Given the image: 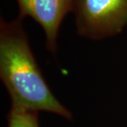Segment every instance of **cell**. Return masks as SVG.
Returning a JSON list of instances; mask_svg holds the SVG:
<instances>
[{
  "instance_id": "cell-2",
  "label": "cell",
  "mask_w": 127,
  "mask_h": 127,
  "mask_svg": "<svg viewBox=\"0 0 127 127\" xmlns=\"http://www.w3.org/2000/svg\"><path fill=\"white\" fill-rule=\"evenodd\" d=\"M78 35L102 40L120 33L127 25V0H73Z\"/></svg>"
},
{
  "instance_id": "cell-3",
  "label": "cell",
  "mask_w": 127,
  "mask_h": 127,
  "mask_svg": "<svg viewBox=\"0 0 127 127\" xmlns=\"http://www.w3.org/2000/svg\"><path fill=\"white\" fill-rule=\"evenodd\" d=\"M19 9L18 17H31L44 30L46 45L55 52L57 38L61 23L69 12H72L73 0H16Z\"/></svg>"
},
{
  "instance_id": "cell-1",
  "label": "cell",
  "mask_w": 127,
  "mask_h": 127,
  "mask_svg": "<svg viewBox=\"0 0 127 127\" xmlns=\"http://www.w3.org/2000/svg\"><path fill=\"white\" fill-rule=\"evenodd\" d=\"M19 17L0 23V78L11 105L46 111L71 120L72 114L57 100L47 83L29 45Z\"/></svg>"
},
{
  "instance_id": "cell-4",
  "label": "cell",
  "mask_w": 127,
  "mask_h": 127,
  "mask_svg": "<svg viewBox=\"0 0 127 127\" xmlns=\"http://www.w3.org/2000/svg\"><path fill=\"white\" fill-rule=\"evenodd\" d=\"M8 127H40L38 112L11 105L8 114Z\"/></svg>"
}]
</instances>
